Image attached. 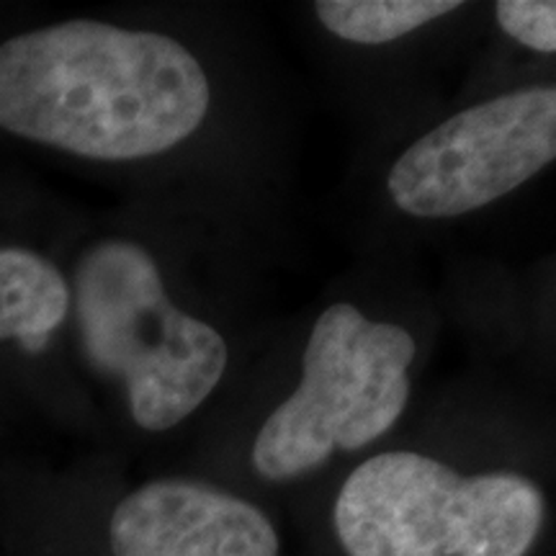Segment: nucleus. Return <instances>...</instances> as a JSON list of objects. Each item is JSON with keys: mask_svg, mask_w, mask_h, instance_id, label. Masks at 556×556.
<instances>
[{"mask_svg": "<svg viewBox=\"0 0 556 556\" xmlns=\"http://www.w3.org/2000/svg\"><path fill=\"white\" fill-rule=\"evenodd\" d=\"M212 88L157 31L67 21L0 45V129L90 160H139L189 139Z\"/></svg>", "mask_w": 556, "mask_h": 556, "instance_id": "nucleus-1", "label": "nucleus"}, {"mask_svg": "<svg viewBox=\"0 0 556 556\" xmlns=\"http://www.w3.org/2000/svg\"><path fill=\"white\" fill-rule=\"evenodd\" d=\"M546 500L513 471L464 477L413 451H387L353 471L336 500L348 556H526Z\"/></svg>", "mask_w": 556, "mask_h": 556, "instance_id": "nucleus-2", "label": "nucleus"}, {"mask_svg": "<svg viewBox=\"0 0 556 556\" xmlns=\"http://www.w3.org/2000/svg\"><path fill=\"white\" fill-rule=\"evenodd\" d=\"M75 304L90 364L124 379L139 428H176L225 377V338L170 302L155 261L135 242L90 250L75 276Z\"/></svg>", "mask_w": 556, "mask_h": 556, "instance_id": "nucleus-3", "label": "nucleus"}, {"mask_svg": "<svg viewBox=\"0 0 556 556\" xmlns=\"http://www.w3.org/2000/svg\"><path fill=\"white\" fill-rule=\"evenodd\" d=\"M415 338L338 302L317 317L302 381L263 422L253 467L270 482L317 469L332 451H358L392 430L407 407Z\"/></svg>", "mask_w": 556, "mask_h": 556, "instance_id": "nucleus-4", "label": "nucleus"}, {"mask_svg": "<svg viewBox=\"0 0 556 556\" xmlns=\"http://www.w3.org/2000/svg\"><path fill=\"white\" fill-rule=\"evenodd\" d=\"M554 157L556 90L520 88L422 135L392 165L387 189L409 217H462L516 191Z\"/></svg>", "mask_w": 556, "mask_h": 556, "instance_id": "nucleus-5", "label": "nucleus"}, {"mask_svg": "<svg viewBox=\"0 0 556 556\" xmlns=\"http://www.w3.org/2000/svg\"><path fill=\"white\" fill-rule=\"evenodd\" d=\"M114 556H278V536L255 505L199 482H152L116 505Z\"/></svg>", "mask_w": 556, "mask_h": 556, "instance_id": "nucleus-6", "label": "nucleus"}, {"mask_svg": "<svg viewBox=\"0 0 556 556\" xmlns=\"http://www.w3.org/2000/svg\"><path fill=\"white\" fill-rule=\"evenodd\" d=\"M70 309L65 278L31 250H0V340L41 351Z\"/></svg>", "mask_w": 556, "mask_h": 556, "instance_id": "nucleus-7", "label": "nucleus"}, {"mask_svg": "<svg viewBox=\"0 0 556 556\" xmlns=\"http://www.w3.org/2000/svg\"><path fill=\"white\" fill-rule=\"evenodd\" d=\"M458 9V0H323L315 5L325 29L356 45H387Z\"/></svg>", "mask_w": 556, "mask_h": 556, "instance_id": "nucleus-8", "label": "nucleus"}, {"mask_svg": "<svg viewBox=\"0 0 556 556\" xmlns=\"http://www.w3.org/2000/svg\"><path fill=\"white\" fill-rule=\"evenodd\" d=\"M497 24L528 50L552 54L556 50V3L552 0H500Z\"/></svg>", "mask_w": 556, "mask_h": 556, "instance_id": "nucleus-9", "label": "nucleus"}]
</instances>
